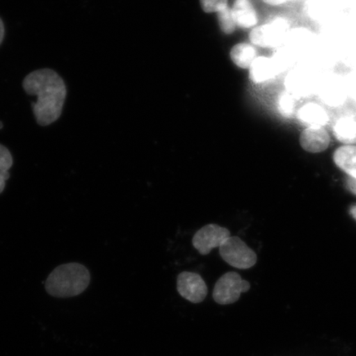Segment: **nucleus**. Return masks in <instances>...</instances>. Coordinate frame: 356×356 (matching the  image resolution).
Listing matches in <instances>:
<instances>
[{
  "label": "nucleus",
  "instance_id": "bb28decb",
  "mask_svg": "<svg viewBox=\"0 0 356 356\" xmlns=\"http://www.w3.org/2000/svg\"><path fill=\"white\" fill-rule=\"evenodd\" d=\"M350 96L353 97V99L356 102V79L353 80V83L350 87Z\"/></svg>",
  "mask_w": 356,
  "mask_h": 356
},
{
  "label": "nucleus",
  "instance_id": "412c9836",
  "mask_svg": "<svg viewBox=\"0 0 356 356\" xmlns=\"http://www.w3.org/2000/svg\"><path fill=\"white\" fill-rule=\"evenodd\" d=\"M202 10L206 13H219L228 7V0H200Z\"/></svg>",
  "mask_w": 356,
  "mask_h": 356
},
{
  "label": "nucleus",
  "instance_id": "dca6fc26",
  "mask_svg": "<svg viewBox=\"0 0 356 356\" xmlns=\"http://www.w3.org/2000/svg\"><path fill=\"white\" fill-rule=\"evenodd\" d=\"M230 56L236 65L242 69H249L257 58V50L250 44L240 43L231 50Z\"/></svg>",
  "mask_w": 356,
  "mask_h": 356
},
{
  "label": "nucleus",
  "instance_id": "20e7f679",
  "mask_svg": "<svg viewBox=\"0 0 356 356\" xmlns=\"http://www.w3.org/2000/svg\"><path fill=\"white\" fill-rule=\"evenodd\" d=\"M222 260L238 269H249L257 264V257L254 251L248 247L238 237H230L220 248Z\"/></svg>",
  "mask_w": 356,
  "mask_h": 356
},
{
  "label": "nucleus",
  "instance_id": "6ab92c4d",
  "mask_svg": "<svg viewBox=\"0 0 356 356\" xmlns=\"http://www.w3.org/2000/svg\"><path fill=\"white\" fill-rule=\"evenodd\" d=\"M296 99L286 91L280 93L277 102L279 113L284 118L293 117V113H296Z\"/></svg>",
  "mask_w": 356,
  "mask_h": 356
},
{
  "label": "nucleus",
  "instance_id": "f8f14e48",
  "mask_svg": "<svg viewBox=\"0 0 356 356\" xmlns=\"http://www.w3.org/2000/svg\"><path fill=\"white\" fill-rule=\"evenodd\" d=\"M249 70V77L256 84L270 81L279 74L271 58L266 56L257 57Z\"/></svg>",
  "mask_w": 356,
  "mask_h": 356
},
{
  "label": "nucleus",
  "instance_id": "aec40b11",
  "mask_svg": "<svg viewBox=\"0 0 356 356\" xmlns=\"http://www.w3.org/2000/svg\"><path fill=\"white\" fill-rule=\"evenodd\" d=\"M218 19L222 33L231 34L234 32L237 26L233 19L232 10L229 6L218 13Z\"/></svg>",
  "mask_w": 356,
  "mask_h": 356
},
{
  "label": "nucleus",
  "instance_id": "b1692460",
  "mask_svg": "<svg viewBox=\"0 0 356 356\" xmlns=\"http://www.w3.org/2000/svg\"><path fill=\"white\" fill-rule=\"evenodd\" d=\"M347 188L356 195V178L350 177L346 181Z\"/></svg>",
  "mask_w": 356,
  "mask_h": 356
},
{
  "label": "nucleus",
  "instance_id": "9d476101",
  "mask_svg": "<svg viewBox=\"0 0 356 356\" xmlns=\"http://www.w3.org/2000/svg\"><path fill=\"white\" fill-rule=\"evenodd\" d=\"M300 143L308 152H323L330 144V136L323 127H307L301 133Z\"/></svg>",
  "mask_w": 356,
  "mask_h": 356
},
{
  "label": "nucleus",
  "instance_id": "423d86ee",
  "mask_svg": "<svg viewBox=\"0 0 356 356\" xmlns=\"http://www.w3.org/2000/svg\"><path fill=\"white\" fill-rule=\"evenodd\" d=\"M318 83L314 74L304 68L293 69L284 82L286 91L296 99L313 95L317 92Z\"/></svg>",
  "mask_w": 356,
  "mask_h": 356
},
{
  "label": "nucleus",
  "instance_id": "a211bd4d",
  "mask_svg": "<svg viewBox=\"0 0 356 356\" xmlns=\"http://www.w3.org/2000/svg\"><path fill=\"white\" fill-rule=\"evenodd\" d=\"M274 52L271 60L274 62L279 74L286 70L293 62V53L289 50L286 46L279 47Z\"/></svg>",
  "mask_w": 356,
  "mask_h": 356
},
{
  "label": "nucleus",
  "instance_id": "2eb2a0df",
  "mask_svg": "<svg viewBox=\"0 0 356 356\" xmlns=\"http://www.w3.org/2000/svg\"><path fill=\"white\" fill-rule=\"evenodd\" d=\"M334 162L351 177L356 178V145L340 147L334 153Z\"/></svg>",
  "mask_w": 356,
  "mask_h": 356
},
{
  "label": "nucleus",
  "instance_id": "a878e982",
  "mask_svg": "<svg viewBox=\"0 0 356 356\" xmlns=\"http://www.w3.org/2000/svg\"><path fill=\"white\" fill-rule=\"evenodd\" d=\"M4 35H6V26H4L3 22L0 17V46L3 43Z\"/></svg>",
  "mask_w": 356,
  "mask_h": 356
},
{
  "label": "nucleus",
  "instance_id": "5701e85b",
  "mask_svg": "<svg viewBox=\"0 0 356 356\" xmlns=\"http://www.w3.org/2000/svg\"><path fill=\"white\" fill-rule=\"evenodd\" d=\"M10 177V173H0V194H1L4 188H6V181Z\"/></svg>",
  "mask_w": 356,
  "mask_h": 356
},
{
  "label": "nucleus",
  "instance_id": "1a4fd4ad",
  "mask_svg": "<svg viewBox=\"0 0 356 356\" xmlns=\"http://www.w3.org/2000/svg\"><path fill=\"white\" fill-rule=\"evenodd\" d=\"M317 92L323 104L332 108L344 104L348 96V90L343 80L335 75L320 81Z\"/></svg>",
  "mask_w": 356,
  "mask_h": 356
},
{
  "label": "nucleus",
  "instance_id": "6e6552de",
  "mask_svg": "<svg viewBox=\"0 0 356 356\" xmlns=\"http://www.w3.org/2000/svg\"><path fill=\"white\" fill-rule=\"evenodd\" d=\"M177 288L182 298L193 304L202 302L208 293L206 282L197 273L184 271L178 275Z\"/></svg>",
  "mask_w": 356,
  "mask_h": 356
},
{
  "label": "nucleus",
  "instance_id": "39448f33",
  "mask_svg": "<svg viewBox=\"0 0 356 356\" xmlns=\"http://www.w3.org/2000/svg\"><path fill=\"white\" fill-rule=\"evenodd\" d=\"M250 287V283L243 280L241 275L230 271L218 280L213 288V298L221 305L234 304L239 300L241 293L248 292Z\"/></svg>",
  "mask_w": 356,
  "mask_h": 356
},
{
  "label": "nucleus",
  "instance_id": "c85d7f7f",
  "mask_svg": "<svg viewBox=\"0 0 356 356\" xmlns=\"http://www.w3.org/2000/svg\"><path fill=\"white\" fill-rule=\"evenodd\" d=\"M3 124L2 122H0V130H1V129H3Z\"/></svg>",
  "mask_w": 356,
  "mask_h": 356
},
{
  "label": "nucleus",
  "instance_id": "ddd939ff",
  "mask_svg": "<svg viewBox=\"0 0 356 356\" xmlns=\"http://www.w3.org/2000/svg\"><path fill=\"white\" fill-rule=\"evenodd\" d=\"M231 10L235 24L239 28L251 29L257 25V13L249 0H236Z\"/></svg>",
  "mask_w": 356,
  "mask_h": 356
},
{
  "label": "nucleus",
  "instance_id": "f257e3e1",
  "mask_svg": "<svg viewBox=\"0 0 356 356\" xmlns=\"http://www.w3.org/2000/svg\"><path fill=\"white\" fill-rule=\"evenodd\" d=\"M22 88L26 95L37 96L32 108L38 124L47 127L60 118L67 88L64 79L55 70L44 68L31 72L24 79Z\"/></svg>",
  "mask_w": 356,
  "mask_h": 356
},
{
  "label": "nucleus",
  "instance_id": "4468645a",
  "mask_svg": "<svg viewBox=\"0 0 356 356\" xmlns=\"http://www.w3.org/2000/svg\"><path fill=\"white\" fill-rule=\"evenodd\" d=\"M333 135L345 145H356V118L344 115L337 120L333 126Z\"/></svg>",
  "mask_w": 356,
  "mask_h": 356
},
{
  "label": "nucleus",
  "instance_id": "f03ea898",
  "mask_svg": "<svg viewBox=\"0 0 356 356\" xmlns=\"http://www.w3.org/2000/svg\"><path fill=\"white\" fill-rule=\"evenodd\" d=\"M90 280V273L86 267L73 262L53 270L44 283V287L49 295L53 297H74L86 291Z\"/></svg>",
  "mask_w": 356,
  "mask_h": 356
},
{
  "label": "nucleus",
  "instance_id": "7ed1b4c3",
  "mask_svg": "<svg viewBox=\"0 0 356 356\" xmlns=\"http://www.w3.org/2000/svg\"><path fill=\"white\" fill-rule=\"evenodd\" d=\"M291 24L282 17H275L268 24L256 26L249 34L252 44L264 48H277L286 41L291 33Z\"/></svg>",
  "mask_w": 356,
  "mask_h": 356
},
{
  "label": "nucleus",
  "instance_id": "cd10ccee",
  "mask_svg": "<svg viewBox=\"0 0 356 356\" xmlns=\"http://www.w3.org/2000/svg\"><path fill=\"white\" fill-rule=\"evenodd\" d=\"M350 215L354 217V219L356 220V206H354L350 208Z\"/></svg>",
  "mask_w": 356,
  "mask_h": 356
},
{
  "label": "nucleus",
  "instance_id": "f3484780",
  "mask_svg": "<svg viewBox=\"0 0 356 356\" xmlns=\"http://www.w3.org/2000/svg\"><path fill=\"white\" fill-rule=\"evenodd\" d=\"M310 33L309 31L305 29L291 30L284 44H286V47L292 53L302 50L311 40Z\"/></svg>",
  "mask_w": 356,
  "mask_h": 356
},
{
  "label": "nucleus",
  "instance_id": "393cba45",
  "mask_svg": "<svg viewBox=\"0 0 356 356\" xmlns=\"http://www.w3.org/2000/svg\"><path fill=\"white\" fill-rule=\"evenodd\" d=\"M262 1L271 6H282L283 3H286L289 1V0H262Z\"/></svg>",
  "mask_w": 356,
  "mask_h": 356
},
{
  "label": "nucleus",
  "instance_id": "0eeeda50",
  "mask_svg": "<svg viewBox=\"0 0 356 356\" xmlns=\"http://www.w3.org/2000/svg\"><path fill=\"white\" fill-rule=\"evenodd\" d=\"M230 237V231L218 225L211 224L199 229L193 238V246L200 254L207 255L213 248L220 245Z\"/></svg>",
  "mask_w": 356,
  "mask_h": 356
},
{
  "label": "nucleus",
  "instance_id": "9b49d317",
  "mask_svg": "<svg viewBox=\"0 0 356 356\" xmlns=\"http://www.w3.org/2000/svg\"><path fill=\"white\" fill-rule=\"evenodd\" d=\"M297 119L307 127H323L329 122L327 111L315 102H308L297 111Z\"/></svg>",
  "mask_w": 356,
  "mask_h": 356
},
{
  "label": "nucleus",
  "instance_id": "4be33fe9",
  "mask_svg": "<svg viewBox=\"0 0 356 356\" xmlns=\"http://www.w3.org/2000/svg\"><path fill=\"white\" fill-rule=\"evenodd\" d=\"M13 164V156L6 146L0 144V173H10Z\"/></svg>",
  "mask_w": 356,
  "mask_h": 356
}]
</instances>
